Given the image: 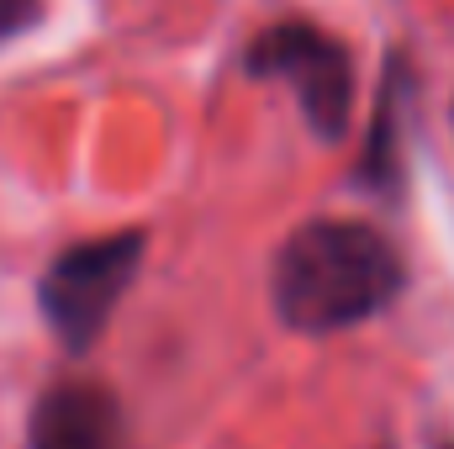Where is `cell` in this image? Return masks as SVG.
I'll return each mask as SVG.
<instances>
[{
    "mask_svg": "<svg viewBox=\"0 0 454 449\" xmlns=\"http://www.w3.org/2000/svg\"><path fill=\"white\" fill-rule=\"evenodd\" d=\"M407 286L396 243L359 217H312L301 223L270 264L275 318L296 334H348L380 318Z\"/></svg>",
    "mask_w": 454,
    "mask_h": 449,
    "instance_id": "1",
    "label": "cell"
},
{
    "mask_svg": "<svg viewBox=\"0 0 454 449\" xmlns=\"http://www.w3.org/2000/svg\"><path fill=\"white\" fill-rule=\"evenodd\" d=\"M137 264H143V232L85 238L48 264V275L37 280V307L48 328L64 338V349L85 354L106 334L112 312L137 280Z\"/></svg>",
    "mask_w": 454,
    "mask_h": 449,
    "instance_id": "2",
    "label": "cell"
},
{
    "mask_svg": "<svg viewBox=\"0 0 454 449\" xmlns=\"http://www.w3.org/2000/svg\"><path fill=\"white\" fill-rule=\"evenodd\" d=\"M254 80H280L296 91V106L307 127L328 143H339L354 116V64L339 37H328L312 21H275L264 27L243 53Z\"/></svg>",
    "mask_w": 454,
    "mask_h": 449,
    "instance_id": "3",
    "label": "cell"
},
{
    "mask_svg": "<svg viewBox=\"0 0 454 449\" xmlns=\"http://www.w3.org/2000/svg\"><path fill=\"white\" fill-rule=\"evenodd\" d=\"M27 445L32 449H132L127 445L121 402L96 381H59V386H48L32 402Z\"/></svg>",
    "mask_w": 454,
    "mask_h": 449,
    "instance_id": "4",
    "label": "cell"
},
{
    "mask_svg": "<svg viewBox=\"0 0 454 449\" xmlns=\"http://www.w3.org/2000/svg\"><path fill=\"white\" fill-rule=\"evenodd\" d=\"M396 101H402V85H396V64L386 69V96H380V112H375V132H370V148H364V180L370 185H391L396 180Z\"/></svg>",
    "mask_w": 454,
    "mask_h": 449,
    "instance_id": "5",
    "label": "cell"
},
{
    "mask_svg": "<svg viewBox=\"0 0 454 449\" xmlns=\"http://www.w3.org/2000/svg\"><path fill=\"white\" fill-rule=\"evenodd\" d=\"M37 11H43V0H0V43L21 37L37 21Z\"/></svg>",
    "mask_w": 454,
    "mask_h": 449,
    "instance_id": "6",
    "label": "cell"
},
{
    "mask_svg": "<svg viewBox=\"0 0 454 449\" xmlns=\"http://www.w3.org/2000/svg\"><path fill=\"white\" fill-rule=\"evenodd\" d=\"M444 449H454V445H444Z\"/></svg>",
    "mask_w": 454,
    "mask_h": 449,
    "instance_id": "7",
    "label": "cell"
}]
</instances>
